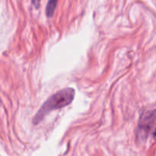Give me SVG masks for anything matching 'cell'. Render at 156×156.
<instances>
[{
  "instance_id": "obj_1",
  "label": "cell",
  "mask_w": 156,
  "mask_h": 156,
  "mask_svg": "<svg viewBox=\"0 0 156 156\" xmlns=\"http://www.w3.org/2000/svg\"><path fill=\"white\" fill-rule=\"evenodd\" d=\"M75 97V90L72 88H66L57 91L56 94L47 99L39 111L35 114L33 122L35 124L39 123L47 114L54 110L61 109L69 105Z\"/></svg>"
},
{
  "instance_id": "obj_2",
  "label": "cell",
  "mask_w": 156,
  "mask_h": 156,
  "mask_svg": "<svg viewBox=\"0 0 156 156\" xmlns=\"http://www.w3.org/2000/svg\"><path fill=\"white\" fill-rule=\"evenodd\" d=\"M155 110L143 113L139 121L137 136L140 141H146L150 136L155 134Z\"/></svg>"
},
{
  "instance_id": "obj_3",
  "label": "cell",
  "mask_w": 156,
  "mask_h": 156,
  "mask_svg": "<svg viewBox=\"0 0 156 156\" xmlns=\"http://www.w3.org/2000/svg\"><path fill=\"white\" fill-rule=\"evenodd\" d=\"M57 4V1H49L46 7V14L48 17H51L53 15L56 5Z\"/></svg>"
}]
</instances>
